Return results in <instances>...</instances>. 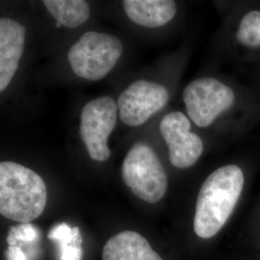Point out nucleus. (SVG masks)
Returning <instances> with one entry per match:
<instances>
[{
	"mask_svg": "<svg viewBox=\"0 0 260 260\" xmlns=\"http://www.w3.org/2000/svg\"><path fill=\"white\" fill-rule=\"evenodd\" d=\"M39 238L40 232L35 225L30 223H21L19 225H14L10 228L9 233L7 235V243L8 246H19L27 254V251L25 250L27 245L34 246L35 244H37Z\"/></svg>",
	"mask_w": 260,
	"mask_h": 260,
	"instance_id": "4468645a",
	"label": "nucleus"
},
{
	"mask_svg": "<svg viewBox=\"0 0 260 260\" xmlns=\"http://www.w3.org/2000/svg\"><path fill=\"white\" fill-rule=\"evenodd\" d=\"M183 102L189 118L200 127H207L223 112L230 110L236 100L233 89L213 77H202L188 84Z\"/></svg>",
	"mask_w": 260,
	"mask_h": 260,
	"instance_id": "39448f33",
	"label": "nucleus"
},
{
	"mask_svg": "<svg viewBox=\"0 0 260 260\" xmlns=\"http://www.w3.org/2000/svg\"><path fill=\"white\" fill-rule=\"evenodd\" d=\"M6 260H29L27 254L17 245H10L5 251Z\"/></svg>",
	"mask_w": 260,
	"mask_h": 260,
	"instance_id": "2eb2a0df",
	"label": "nucleus"
},
{
	"mask_svg": "<svg viewBox=\"0 0 260 260\" xmlns=\"http://www.w3.org/2000/svg\"><path fill=\"white\" fill-rule=\"evenodd\" d=\"M167 88L161 84L138 80L122 91L118 99L121 121L130 126L145 123L169 102Z\"/></svg>",
	"mask_w": 260,
	"mask_h": 260,
	"instance_id": "6e6552de",
	"label": "nucleus"
},
{
	"mask_svg": "<svg viewBox=\"0 0 260 260\" xmlns=\"http://www.w3.org/2000/svg\"><path fill=\"white\" fill-rule=\"evenodd\" d=\"M118 104L110 96H101L87 103L80 116V135L90 157L103 162L111 155L108 137L115 128Z\"/></svg>",
	"mask_w": 260,
	"mask_h": 260,
	"instance_id": "423d86ee",
	"label": "nucleus"
},
{
	"mask_svg": "<svg viewBox=\"0 0 260 260\" xmlns=\"http://www.w3.org/2000/svg\"><path fill=\"white\" fill-rule=\"evenodd\" d=\"M167 144L171 164L178 169L192 167L204 152V142L191 131V122L181 112H171L159 125Z\"/></svg>",
	"mask_w": 260,
	"mask_h": 260,
	"instance_id": "0eeeda50",
	"label": "nucleus"
},
{
	"mask_svg": "<svg viewBox=\"0 0 260 260\" xmlns=\"http://www.w3.org/2000/svg\"><path fill=\"white\" fill-rule=\"evenodd\" d=\"M121 177L132 193L146 203L156 204L167 192L166 171L155 151L144 143L135 144L125 155Z\"/></svg>",
	"mask_w": 260,
	"mask_h": 260,
	"instance_id": "7ed1b4c3",
	"label": "nucleus"
},
{
	"mask_svg": "<svg viewBox=\"0 0 260 260\" xmlns=\"http://www.w3.org/2000/svg\"><path fill=\"white\" fill-rule=\"evenodd\" d=\"M123 7L133 22L145 27L163 26L177 15V4L172 0H125Z\"/></svg>",
	"mask_w": 260,
	"mask_h": 260,
	"instance_id": "9b49d317",
	"label": "nucleus"
},
{
	"mask_svg": "<svg viewBox=\"0 0 260 260\" xmlns=\"http://www.w3.org/2000/svg\"><path fill=\"white\" fill-rule=\"evenodd\" d=\"M235 36L243 47H260V10H251L243 16Z\"/></svg>",
	"mask_w": 260,
	"mask_h": 260,
	"instance_id": "ddd939ff",
	"label": "nucleus"
},
{
	"mask_svg": "<svg viewBox=\"0 0 260 260\" xmlns=\"http://www.w3.org/2000/svg\"><path fill=\"white\" fill-rule=\"evenodd\" d=\"M103 260H163L140 233L123 231L103 247Z\"/></svg>",
	"mask_w": 260,
	"mask_h": 260,
	"instance_id": "9d476101",
	"label": "nucleus"
},
{
	"mask_svg": "<svg viewBox=\"0 0 260 260\" xmlns=\"http://www.w3.org/2000/svg\"><path fill=\"white\" fill-rule=\"evenodd\" d=\"M245 183L243 170L224 165L212 172L201 187L196 204L194 232L210 239L223 228L241 197Z\"/></svg>",
	"mask_w": 260,
	"mask_h": 260,
	"instance_id": "f257e3e1",
	"label": "nucleus"
},
{
	"mask_svg": "<svg viewBox=\"0 0 260 260\" xmlns=\"http://www.w3.org/2000/svg\"><path fill=\"white\" fill-rule=\"evenodd\" d=\"M26 29L15 19H0V92L12 81L19 69L25 45Z\"/></svg>",
	"mask_w": 260,
	"mask_h": 260,
	"instance_id": "1a4fd4ad",
	"label": "nucleus"
},
{
	"mask_svg": "<svg viewBox=\"0 0 260 260\" xmlns=\"http://www.w3.org/2000/svg\"><path fill=\"white\" fill-rule=\"evenodd\" d=\"M43 3L58 25L77 27L90 17L89 4L84 0H45Z\"/></svg>",
	"mask_w": 260,
	"mask_h": 260,
	"instance_id": "f8f14e48",
	"label": "nucleus"
},
{
	"mask_svg": "<svg viewBox=\"0 0 260 260\" xmlns=\"http://www.w3.org/2000/svg\"><path fill=\"white\" fill-rule=\"evenodd\" d=\"M44 179L31 169L12 161L0 163V213L12 221L30 223L46 208Z\"/></svg>",
	"mask_w": 260,
	"mask_h": 260,
	"instance_id": "f03ea898",
	"label": "nucleus"
},
{
	"mask_svg": "<svg viewBox=\"0 0 260 260\" xmlns=\"http://www.w3.org/2000/svg\"><path fill=\"white\" fill-rule=\"evenodd\" d=\"M121 53L122 45L118 38L90 31L83 34L70 48L68 60L77 76L98 81L111 72Z\"/></svg>",
	"mask_w": 260,
	"mask_h": 260,
	"instance_id": "20e7f679",
	"label": "nucleus"
}]
</instances>
